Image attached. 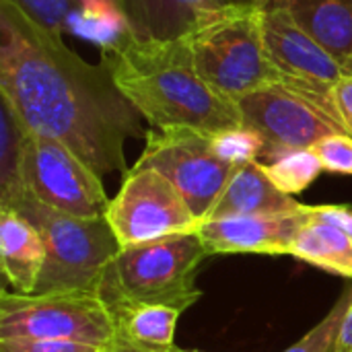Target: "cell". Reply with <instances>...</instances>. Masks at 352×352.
<instances>
[{
  "label": "cell",
  "mask_w": 352,
  "mask_h": 352,
  "mask_svg": "<svg viewBox=\"0 0 352 352\" xmlns=\"http://www.w3.org/2000/svg\"><path fill=\"white\" fill-rule=\"evenodd\" d=\"M0 93L29 132L70 148L97 175L128 173L124 144L140 113L107 66L91 64L12 0H0Z\"/></svg>",
  "instance_id": "cell-1"
},
{
  "label": "cell",
  "mask_w": 352,
  "mask_h": 352,
  "mask_svg": "<svg viewBox=\"0 0 352 352\" xmlns=\"http://www.w3.org/2000/svg\"><path fill=\"white\" fill-rule=\"evenodd\" d=\"M101 58L116 87L153 128L217 134L243 126L237 103L198 70L186 37L140 39L124 29L103 41Z\"/></svg>",
  "instance_id": "cell-2"
},
{
  "label": "cell",
  "mask_w": 352,
  "mask_h": 352,
  "mask_svg": "<svg viewBox=\"0 0 352 352\" xmlns=\"http://www.w3.org/2000/svg\"><path fill=\"white\" fill-rule=\"evenodd\" d=\"M14 210L35 225L45 245L35 293H101L105 272L122 250L105 217H70L31 194Z\"/></svg>",
  "instance_id": "cell-3"
},
{
  "label": "cell",
  "mask_w": 352,
  "mask_h": 352,
  "mask_svg": "<svg viewBox=\"0 0 352 352\" xmlns=\"http://www.w3.org/2000/svg\"><path fill=\"white\" fill-rule=\"evenodd\" d=\"M206 256L198 233L122 248L105 272L101 295L111 307L157 303L186 311L202 297L196 276Z\"/></svg>",
  "instance_id": "cell-4"
},
{
  "label": "cell",
  "mask_w": 352,
  "mask_h": 352,
  "mask_svg": "<svg viewBox=\"0 0 352 352\" xmlns=\"http://www.w3.org/2000/svg\"><path fill=\"white\" fill-rule=\"evenodd\" d=\"M264 8L241 4L188 35L202 76L235 103L250 93L285 82L264 45Z\"/></svg>",
  "instance_id": "cell-5"
},
{
  "label": "cell",
  "mask_w": 352,
  "mask_h": 352,
  "mask_svg": "<svg viewBox=\"0 0 352 352\" xmlns=\"http://www.w3.org/2000/svg\"><path fill=\"white\" fill-rule=\"evenodd\" d=\"M0 338H45L111 346L118 322L101 293L0 295Z\"/></svg>",
  "instance_id": "cell-6"
},
{
  "label": "cell",
  "mask_w": 352,
  "mask_h": 352,
  "mask_svg": "<svg viewBox=\"0 0 352 352\" xmlns=\"http://www.w3.org/2000/svg\"><path fill=\"white\" fill-rule=\"evenodd\" d=\"M243 126L256 130L264 142V159L280 153L311 148L330 134H349L334 101L293 82H274L237 101Z\"/></svg>",
  "instance_id": "cell-7"
},
{
  "label": "cell",
  "mask_w": 352,
  "mask_h": 352,
  "mask_svg": "<svg viewBox=\"0 0 352 352\" xmlns=\"http://www.w3.org/2000/svg\"><path fill=\"white\" fill-rule=\"evenodd\" d=\"M146 144L134 169H155L186 198L202 223L235 167L221 161L210 134L192 128H155L144 134Z\"/></svg>",
  "instance_id": "cell-8"
},
{
  "label": "cell",
  "mask_w": 352,
  "mask_h": 352,
  "mask_svg": "<svg viewBox=\"0 0 352 352\" xmlns=\"http://www.w3.org/2000/svg\"><path fill=\"white\" fill-rule=\"evenodd\" d=\"M105 219L120 243L132 248L159 239L196 233L198 217L177 188L155 169H130Z\"/></svg>",
  "instance_id": "cell-9"
},
{
  "label": "cell",
  "mask_w": 352,
  "mask_h": 352,
  "mask_svg": "<svg viewBox=\"0 0 352 352\" xmlns=\"http://www.w3.org/2000/svg\"><path fill=\"white\" fill-rule=\"evenodd\" d=\"M25 175L29 194L58 212L99 219L109 208L101 175L52 138L29 132Z\"/></svg>",
  "instance_id": "cell-10"
},
{
  "label": "cell",
  "mask_w": 352,
  "mask_h": 352,
  "mask_svg": "<svg viewBox=\"0 0 352 352\" xmlns=\"http://www.w3.org/2000/svg\"><path fill=\"white\" fill-rule=\"evenodd\" d=\"M264 45L285 82L299 85L334 101V87L342 78V64L322 47L283 4L264 8Z\"/></svg>",
  "instance_id": "cell-11"
},
{
  "label": "cell",
  "mask_w": 352,
  "mask_h": 352,
  "mask_svg": "<svg viewBox=\"0 0 352 352\" xmlns=\"http://www.w3.org/2000/svg\"><path fill=\"white\" fill-rule=\"evenodd\" d=\"M311 219L309 206L295 212L206 219L198 227V237L208 256L221 254H266L289 256L297 231Z\"/></svg>",
  "instance_id": "cell-12"
},
{
  "label": "cell",
  "mask_w": 352,
  "mask_h": 352,
  "mask_svg": "<svg viewBox=\"0 0 352 352\" xmlns=\"http://www.w3.org/2000/svg\"><path fill=\"white\" fill-rule=\"evenodd\" d=\"M140 39H182L241 6L239 0H107Z\"/></svg>",
  "instance_id": "cell-13"
},
{
  "label": "cell",
  "mask_w": 352,
  "mask_h": 352,
  "mask_svg": "<svg viewBox=\"0 0 352 352\" xmlns=\"http://www.w3.org/2000/svg\"><path fill=\"white\" fill-rule=\"evenodd\" d=\"M303 204H299L293 196L280 192L270 182L262 163L254 161L235 167L225 190L212 204L206 219L280 214V212H295Z\"/></svg>",
  "instance_id": "cell-14"
},
{
  "label": "cell",
  "mask_w": 352,
  "mask_h": 352,
  "mask_svg": "<svg viewBox=\"0 0 352 352\" xmlns=\"http://www.w3.org/2000/svg\"><path fill=\"white\" fill-rule=\"evenodd\" d=\"M0 264L14 293H35L45 264V245L35 225L14 208H0Z\"/></svg>",
  "instance_id": "cell-15"
},
{
  "label": "cell",
  "mask_w": 352,
  "mask_h": 352,
  "mask_svg": "<svg viewBox=\"0 0 352 352\" xmlns=\"http://www.w3.org/2000/svg\"><path fill=\"white\" fill-rule=\"evenodd\" d=\"M291 16L340 64L352 56V0H285Z\"/></svg>",
  "instance_id": "cell-16"
},
{
  "label": "cell",
  "mask_w": 352,
  "mask_h": 352,
  "mask_svg": "<svg viewBox=\"0 0 352 352\" xmlns=\"http://www.w3.org/2000/svg\"><path fill=\"white\" fill-rule=\"evenodd\" d=\"M29 130L0 93V208H16L27 196Z\"/></svg>",
  "instance_id": "cell-17"
},
{
  "label": "cell",
  "mask_w": 352,
  "mask_h": 352,
  "mask_svg": "<svg viewBox=\"0 0 352 352\" xmlns=\"http://www.w3.org/2000/svg\"><path fill=\"white\" fill-rule=\"evenodd\" d=\"M118 338H124L151 352H173L175 326L182 309L157 303L113 305Z\"/></svg>",
  "instance_id": "cell-18"
},
{
  "label": "cell",
  "mask_w": 352,
  "mask_h": 352,
  "mask_svg": "<svg viewBox=\"0 0 352 352\" xmlns=\"http://www.w3.org/2000/svg\"><path fill=\"white\" fill-rule=\"evenodd\" d=\"M289 256L326 272L352 278V239L328 223L309 219L297 231Z\"/></svg>",
  "instance_id": "cell-19"
},
{
  "label": "cell",
  "mask_w": 352,
  "mask_h": 352,
  "mask_svg": "<svg viewBox=\"0 0 352 352\" xmlns=\"http://www.w3.org/2000/svg\"><path fill=\"white\" fill-rule=\"evenodd\" d=\"M262 167L270 182L289 196L305 192L324 171L318 155L311 148L280 153L268 163H262Z\"/></svg>",
  "instance_id": "cell-20"
},
{
  "label": "cell",
  "mask_w": 352,
  "mask_h": 352,
  "mask_svg": "<svg viewBox=\"0 0 352 352\" xmlns=\"http://www.w3.org/2000/svg\"><path fill=\"white\" fill-rule=\"evenodd\" d=\"M210 142H212L217 157L231 167L254 163L258 161V157H264V151H266L264 138L248 126L229 128V130L210 134Z\"/></svg>",
  "instance_id": "cell-21"
},
{
  "label": "cell",
  "mask_w": 352,
  "mask_h": 352,
  "mask_svg": "<svg viewBox=\"0 0 352 352\" xmlns=\"http://www.w3.org/2000/svg\"><path fill=\"white\" fill-rule=\"evenodd\" d=\"M352 301V287L342 293V297L336 301V305L330 309V314L314 328L309 330L297 344L283 352H336L338 336L342 322L346 318L349 305Z\"/></svg>",
  "instance_id": "cell-22"
},
{
  "label": "cell",
  "mask_w": 352,
  "mask_h": 352,
  "mask_svg": "<svg viewBox=\"0 0 352 352\" xmlns=\"http://www.w3.org/2000/svg\"><path fill=\"white\" fill-rule=\"evenodd\" d=\"M19 4L37 25L54 35H64L70 29L72 19L80 10V0H12Z\"/></svg>",
  "instance_id": "cell-23"
},
{
  "label": "cell",
  "mask_w": 352,
  "mask_h": 352,
  "mask_svg": "<svg viewBox=\"0 0 352 352\" xmlns=\"http://www.w3.org/2000/svg\"><path fill=\"white\" fill-rule=\"evenodd\" d=\"M311 151L318 155L324 171L352 175V136L351 134H330L318 140Z\"/></svg>",
  "instance_id": "cell-24"
},
{
  "label": "cell",
  "mask_w": 352,
  "mask_h": 352,
  "mask_svg": "<svg viewBox=\"0 0 352 352\" xmlns=\"http://www.w3.org/2000/svg\"><path fill=\"white\" fill-rule=\"evenodd\" d=\"M0 352H111V346L45 338H0Z\"/></svg>",
  "instance_id": "cell-25"
},
{
  "label": "cell",
  "mask_w": 352,
  "mask_h": 352,
  "mask_svg": "<svg viewBox=\"0 0 352 352\" xmlns=\"http://www.w3.org/2000/svg\"><path fill=\"white\" fill-rule=\"evenodd\" d=\"M309 212L311 219L340 229L346 237L352 239V208L338 204H320V206H309Z\"/></svg>",
  "instance_id": "cell-26"
},
{
  "label": "cell",
  "mask_w": 352,
  "mask_h": 352,
  "mask_svg": "<svg viewBox=\"0 0 352 352\" xmlns=\"http://www.w3.org/2000/svg\"><path fill=\"white\" fill-rule=\"evenodd\" d=\"M334 105L352 136V74H342V78L334 87Z\"/></svg>",
  "instance_id": "cell-27"
},
{
  "label": "cell",
  "mask_w": 352,
  "mask_h": 352,
  "mask_svg": "<svg viewBox=\"0 0 352 352\" xmlns=\"http://www.w3.org/2000/svg\"><path fill=\"white\" fill-rule=\"evenodd\" d=\"M336 352H352V301L346 311V318L342 322L340 328V336H338V344H336Z\"/></svg>",
  "instance_id": "cell-28"
},
{
  "label": "cell",
  "mask_w": 352,
  "mask_h": 352,
  "mask_svg": "<svg viewBox=\"0 0 352 352\" xmlns=\"http://www.w3.org/2000/svg\"><path fill=\"white\" fill-rule=\"evenodd\" d=\"M111 352H151V351L140 349V346H136V344H132V342H128V340H124V338H116V340H113V344H111Z\"/></svg>",
  "instance_id": "cell-29"
},
{
  "label": "cell",
  "mask_w": 352,
  "mask_h": 352,
  "mask_svg": "<svg viewBox=\"0 0 352 352\" xmlns=\"http://www.w3.org/2000/svg\"><path fill=\"white\" fill-rule=\"evenodd\" d=\"M241 4H252V6H260V8H266V6H272V4H280L285 0H239Z\"/></svg>",
  "instance_id": "cell-30"
},
{
  "label": "cell",
  "mask_w": 352,
  "mask_h": 352,
  "mask_svg": "<svg viewBox=\"0 0 352 352\" xmlns=\"http://www.w3.org/2000/svg\"><path fill=\"white\" fill-rule=\"evenodd\" d=\"M342 74H352V56L342 64Z\"/></svg>",
  "instance_id": "cell-31"
},
{
  "label": "cell",
  "mask_w": 352,
  "mask_h": 352,
  "mask_svg": "<svg viewBox=\"0 0 352 352\" xmlns=\"http://www.w3.org/2000/svg\"><path fill=\"white\" fill-rule=\"evenodd\" d=\"M173 352H190V351H177V349H175V351H173Z\"/></svg>",
  "instance_id": "cell-32"
}]
</instances>
